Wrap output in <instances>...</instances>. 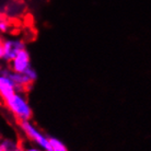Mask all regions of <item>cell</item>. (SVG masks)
<instances>
[{"instance_id": "obj_1", "label": "cell", "mask_w": 151, "mask_h": 151, "mask_svg": "<svg viewBox=\"0 0 151 151\" xmlns=\"http://www.w3.org/2000/svg\"><path fill=\"white\" fill-rule=\"evenodd\" d=\"M4 104L6 110L11 114L15 121H29L33 117V109L25 92L23 91H15L13 94L4 100Z\"/></svg>"}, {"instance_id": "obj_2", "label": "cell", "mask_w": 151, "mask_h": 151, "mask_svg": "<svg viewBox=\"0 0 151 151\" xmlns=\"http://www.w3.org/2000/svg\"><path fill=\"white\" fill-rule=\"evenodd\" d=\"M18 128L25 141L42 148L43 150L50 151L49 136H47L43 130L38 128L32 122V119L18 122Z\"/></svg>"}, {"instance_id": "obj_3", "label": "cell", "mask_w": 151, "mask_h": 151, "mask_svg": "<svg viewBox=\"0 0 151 151\" xmlns=\"http://www.w3.org/2000/svg\"><path fill=\"white\" fill-rule=\"evenodd\" d=\"M27 48V42L23 37L17 36V35H9L2 38V63L9 64L18 54Z\"/></svg>"}, {"instance_id": "obj_4", "label": "cell", "mask_w": 151, "mask_h": 151, "mask_svg": "<svg viewBox=\"0 0 151 151\" xmlns=\"http://www.w3.org/2000/svg\"><path fill=\"white\" fill-rule=\"evenodd\" d=\"M9 67L12 71L18 72V73H23V72L30 68L31 64V55L27 48L21 50L17 56L9 63Z\"/></svg>"}, {"instance_id": "obj_5", "label": "cell", "mask_w": 151, "mask_h": 151, "mask_svg": "<svg viewBox=\"0 0 151 151\" xmlns=\"http://www.w3.org/2000/svg\"><path fill=\"white\" fill-rule=\"evenodd\" d=\"M0 147L2 151H22L23 142L15 137L4 136L0 138Z\"/></svg>"}, {"instance_id": "obj_6", "label": "cell", "mask_w": 151, "mask_h": 151, "mask_svg": "<svg viewBox=\"0 0 151 151\" xmlns=\"http://www.w3.org/2000/svg\"><path fill=\"white\" fill-rule=\"evenodd\" d=\"M13 32V23L12 20L4 14H0V36L10 35Z\"/></svg>"}, {"instance_id": "obj_7", "label": "cell", "mask_w": 151, "mask_h": 151, "mask_svg": "<svg viewBox=\"0 0 151 151\" xmlns=\"http://www.w3.org/2000/svg\"><path fill=\"white\" fill-rule=\"evenodd\" d=\"M49 144H50V151H68V148L59 138L49 136Z\"/></svg>"}, {"instance_id": "obj_8", "label": "cell", "mask_w": 151, "mask_h": 151, "mask_svg": "<svg viewBox=\"0 0 151 151\" xmlns=\"http://www.w3.org/2000/svg\"><path fill=\"white\" fill-rule=\"evenodd\" d=\"M22 151H45L43 150L42 148L37 147L33 144H30V142H23V150Z\"/></svg>"}, {"instance_id": "obj_9", "label": "cell", "mask_w": 151, "mask_h": 151, "mask_svg": "<svg viewBox=\"0 0 151 151\" xmlns=\"http://www.w3.org/2000/svg\"><path fill=\"white\" fill-rule=\"evenodd\" d=\"M2 36H0V61L2 59V49H1V45H2Z\"/></svg>"}, {"instance_id": "obj_10", "label": "cell", "mask_w": 151, "mask_h": 151, "mask_svg": "<svg viewBox=\"0 0 151 151\" xmlns=\"http://www.w3.org/2000/svg\"><path fill=\"white\" fill-rule=\"evenodd\" d=\"M0 151H2V149H1V147H0Z\"/></svg>"}]
</instances>
